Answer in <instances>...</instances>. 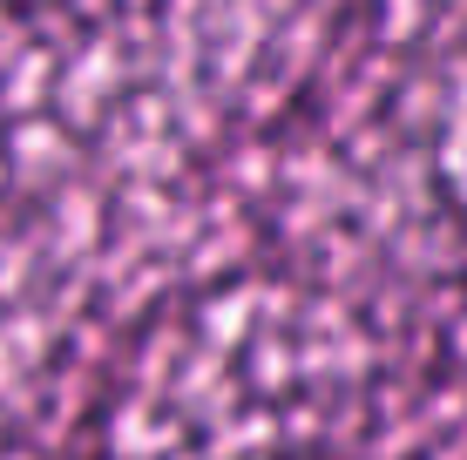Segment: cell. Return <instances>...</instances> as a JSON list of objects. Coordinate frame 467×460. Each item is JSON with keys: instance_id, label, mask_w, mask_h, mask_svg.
<instances>
[]
</instances>
